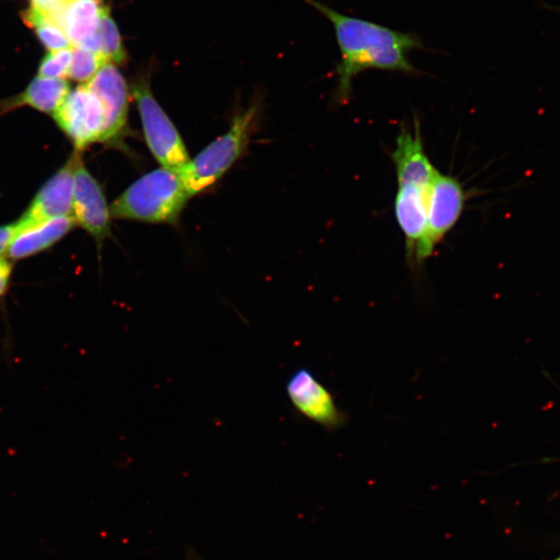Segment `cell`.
Masks as SVG:
<instances>
[{"mask_svg":"<svg viewBox=\"0 0 560 560\" xmlns=\"http://www.w3.org/2000/svg\"><path fill=\"white\" fill-rule=\"evenodd\" d=\"M12 270L11 260L7 256H0V297L8 290Z\"/></svg>","mask_w":560,"mask_h":560,"instance_id":"obj_21","label":"cell"},{"mask_svg":"<svg viewBox=\"0 0 560 560\" xmlns=\"http://www.w3.org/2000/svg\"><path fill=\"white\" fill-rule=\"evenodd\" d=\"M258 114L257 106L241 112L230 130L214 140L198 156L190 160L180 175L190 196L199 194L215 184L230 170L245 152Z\"/></svg>","mask_w":560,"mask_h":560,"instance_id":"obj_3","label":"cell"},{"mask_svg":"<svg viewBox=\"0 0 560 560\" xmlns=\"http://www.w3.org/2000/svg\"><path fill=\"white\" fill-rule=\"evenodd\" d=\"M107 12L102 0H66L61 7L46 15L62 28L72 47H78L98 33Z\"/></svg>","mask_w":560,"mask_h":560,"instance_id":"obj_13","label":"cell"},{"mask_svg":"<svg viewBox=\"0 0 560 560\" xmlns=\"http://www.w3.org/2000/svg\"><path fill=\"white\" fill-rule=\"evenodd\" d=\"M70 92L68 81L38 76L18 96L0 101V114L22 106H30L45 114H53Z\"/></svg>","mask_w":560,"mask_h":560,"instance_id":"obj_14","label":"cell"},{"mask_svg":"<svg viewBox=\"0 0 560 560\" xmlns=\"http://www.w3.org/2000/svg\"><path fill=\"white\" fill-rule=\"evenodd\" d=\"M303 2L317 10L333 26L341 52V61L334 70L335 103H348L353 80L362 72L378 70L406 75L422 74L409 60L413 50H427L417 34L392 30L373 21L342 14L319 0Z\"/></svg>","mask_w":560,"mask_h":560,"instance_id":"obj_1","label":"cell"},{"mask_svg":"<svg viewBox=\"0 0 560 560\" xmlns=\"http://www.w3.org/2000/svg\"><path fill=\"white\" fill-rule=\"evenodd\" d=\"M66 0H30L31 9L48 14L61 7Z\"/></svg>","mask_w":560,"mask_h":560,"instance_id":"obj_22","label":"cell"},{"mask_svg":"<svg viewBox=\"0 0 560 560\" xmlns=\"http://www.w3.org/2000/svg\"><path fill=\"white\" fill-rule=\"evenodd\" d=\"M430 187L417 182L398 183L395 216L406 240L409 265H414L416 249L426 233Z\"/></svg>","mask_w":560,"mask_h":560,"instance_id":"obj_11","label":"cell"},{"mask_svg":"<svg viewBox=\"0 0 560 560\" xmlns=\"http://www.w3.org/2000/svg\"><path fill=\"white\" fill-rule=\"evenodd\" d=\"M23 20L33 28L43 46L49 51L73 48L62 28L45 13L30 9L24 12Z\"/></svg>","mask_w":560,"mask_h":560,"instance_id":"obj_16","label":"cell"},{"mask_svg":"<svg viewBox=\"0 0 560 560\" xmlns=\"http://www.w3.org/2000/svg\"><path fill=\"white\" fill-rule=\"evenodd\" d=\"M18 234L19 230L16 222L0 227V256L7 254L9 246Z\"/></svg>","mask_w":560,"mask_h":560,"instance_id":"obj_20","label":"cell"},{"mask_svg":"<svg viewBox=\"0 0 560 560\" xmlns=\"http://www.w3.org/2000/svg\"><path fill=\"white\" fill-rule=\"evenodd\" d=\"M72 49L49 51L40 64L38 76L50 79H67L72 61Z\"/></svg>","mask_w":560,"mask_h":560,"instance_id":"obj_19","label":"cell"},{"mask_svg":"<svg viewBox=\"0 0 560 560\" xmlns=\"http://www.w3.org/2000/svg\"><path fill=\"white\" fill-rule=\"evenodd\" d=\"M71 216L100 247L110 234V210L99 182L79 158L74 173Z\"/></svg>","mask_w":560,"mask_h":560,"instance_id":"obj_9","label":"cell"},{"mask_svg":"<svg viewBox=\"0 0 560 560\" xmlns=\"http://www.w3.org/2000/svg\"><path fill=\"white\" fill-rule=\"evenodd\" d=\"M286 390L295 409L311 422L329 431L338 430L346 424V414L312 371L298 369L288 379Z\"/></svg>","mask_w":560,"mask_h":560,"instance_id":"obj_7","label":"cell"},{"mask_svg":"<svg viewBox=\"0 0 560 560\" xmlns=\"http://www.w3.org/2000/svg\"><path fill=\"white\" fill-rule=\"evenodd\" d=\"M466 200L463 184L457 178L437 171L429 191L426 233L416 249L414 266H423L437 245L456 227Z\"/></svg>","mask_w":560,"mask_h":560,"instance_id":"obj_5","label":"cell"},{"mask_svg":"<svg viewBox=\"0 0 560 560\" xmlns=\"http://www.w3.org/2000/svg\"><path fill=\"white\" fill-rule=\"evenodd\" d=\"M72 216L56 218L41 226L20 233L12 241L7 251L10 260H21L46 250L63 239L75 226Z\"/></svg>","mask_w":560,"mask_h":560,"instance_id":"obj_15","label":"cell"},{"mask_svg":"<svg viewBox=\"0 0 560 560\" xmlns=\"http://www.w3.org/2000/svg\"><path fill=\"white\" fill-rule=\"evenodd\" d=\"M556 560H560V557H559L558 559H556Z\"/></svg>","mask_w":560,"mask_h":560,"instance_id":"obj_23","label":"cell"},{"mask_svg":"<svg viewBox=\"0 0 560 560\" xmlns=\"http://www.w3.org/2000/svg\"><path fill=\"white\" fill-rule=\"evenodd\" d=\"M391 159L396 166L398 182L430 185L438 171L426 153L417 120L414 133L408 128L402 127L397 138L396 148L391 153Z\"/></svg>","mask_w":560,"mask_h":560,"instance_id":"obj_12","label":"cell"},{"mask_svg":"<svg viewBox=\"0 0 560 560\" xmlns=\"http://www.w3.org/2000/svg\"><path fill=\"white\" fill-rule=\"evenodd\" d=\"M87 87L100 99L106 117L102 143L117 145L128 124L129 90L126 79L115 64L107 63Z\"/></svg>","mask_w":560,"mask_h":560,"instance_id":"obj_10","label":"cell"},{"mask_svg":"<svg viewBox=\"0 0 560 560\" xmlns=\"http://www.w3.org/2000/svg\"><path fill=\"white\" fill-rule=\"evenodd\" d=\"M132 95L150 151L163 168L180 176L190 157L176 126L155 99L148 82L133 84Z\"/></svg>","mask_w":560,"mask_h":560,"instance_id":"obj_4","label":"cell"},{"mask_svg":"<svg viewBox=\"0 0 560 560\" xmlns=\"http://www.w3.org/2000/svg\"><path fill=\"white\" fill-rule=\"evenodd\" d=\"M79 158V154L74 153L61 170L37 193L30 207L16 221L19 234L35 229L50 220L71 216L74 173Z\"/></svg>","mask_w":560,"mask_h":560,"instance_id":"obj_8","label":"cell"},{"mask_svg":"<svg viewBox=\"0 0 560 560\" xmlns=\"http://www.w3.org/2000/svg\"><path fill=\"white\" fill-rule=\"evenodd\" d=\"M99 35L102 43V55L112 64L121 65L127 60V52L125 50L122 36L120 34L118 25L110 17L108 12L103 16L100 27Z\"/></svg>","mask_w":560,"mask_h":560,"instance_id":"obj_17","label":"cell"},{"mask_svg":"<svg viewBox=\"0 0 560 560\" xmlns=\"http://www.w3.org/2000/svg\"><path fill=\"white\" fill-rule=\"evenodd\" d=\"M107 63L109 62L101 54L73 47L68 78L86 84Z\"/></svg>","mask_w":560,"mask_h":560,"instance_id":"obj_18","label":"cell"},{"mask_svg":"<svg viewBox=\"0 0 560 560\" xmlns=\"http://www.w3.org/2000/svg\"><path fill=\"white\" fill-rule=\"evenodd\" d=\"M52 116L72 140L77 151L102 143L106 128L105 110L87 84H81L71 91Z\"/></svg>","mask_w":560,"mask_h":560,"instance_id":"obj_6","label":"cell"},{"mask_svg":"<svg viewBox=\"0 0 560 560\" xmlns=\"http://www.w3.org/2000/svg\"><path fill=\"white\" fill-rule=\"evenodd\" d=\"M190 198L180 176L161 167L126 189L109 207L110 216L175 224Z\"/></svg>","mask_w":560,"mask_h":560,"instance_id":"obj_2","label":"cell"}]
</instances>
